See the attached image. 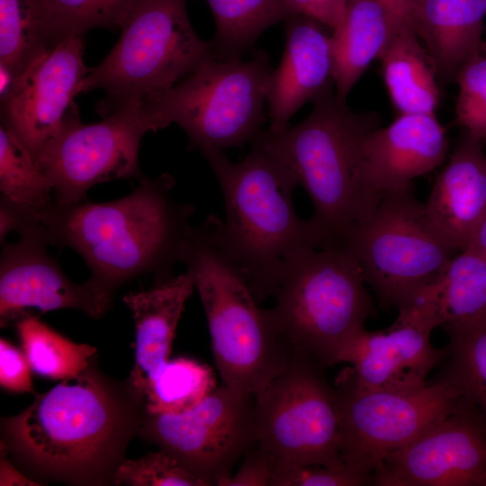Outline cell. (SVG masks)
Segmentation results:
<instances>
[{
	"instance_id": "6da1fadb",
	"label": "cell",
	"mask_w": 486,
	"mask_h": 486,
	"mask_svg": "<svg viewBox=\"0 0 486 486\" xmlns=\"http://www.w3.org/2000/svg\"><path fill=\"white\" fill-rule=\"evenodd\" d=\"M147 414L128 381L103 374L95 362L1 419V447L40 485H111Z\"/></svg>"
},
{
	"instance_id": "7a4b0ae2",
	"label": "cell",
	"mask_w": 486,
	"mask_h": 486,
	"mask_svg": "<svg viewBox=\"0 0 486 486\" xmlns=\"http://www.w3.org/2000/svg\"><path fill=\"white\" fill-rule=\"evenodd\" d=\"M170 174L142 176L128 195L104 202H54L31 217L49 245L76 251L89 279L114 296L144 274L170 279L182 261L194 206L176 201Z\"/></svg>"
},
{
	"instance_id": "3957f363",
	"label": "cell",
	"mask_w": 486,
	"mask_h": 486,
	"mask_svg": "<svg viewBox=\"0 0 486 486\" xmlns=\"http://www.w3.org/2000/svg\"><path fill=\"white\" fill-rule=\"evenodd\" d=\"M240 162L221 149L202 156L222 191L225 220H204L214 242L239 269L258 303L275 295L291 264L321 247L309 220L292 202L297 184L290 172L256 138Z\"/></svg>"
},
{
	"instance_id": "277c9868",
	"label": "cell",
	"mask_w": 486,
	"mask_h": 486,
	"mask_svg": "<svg viewBox=\"0 0 486 486\" xmlns=\"http://www.w3.org/2000/svg\"><path fill=\"white\" fill-rule=\"evenodd\" d=\"M313 104L300 123L280 133L263 130L257 138L309 194V220L325 246L341 243L382 197L369 190L358 167V137L374 117L339 105L332 89Z\"/></svg>"
},
{
	"instance_id": "5b68a950",
	"label": "cell",
	"mask_w": 486,
	"mask_h": 486,
	"mask_svg": "<svg viewBox=\"0 0 486 486\" xmlns=\"http://www.w3.org/2000/svg\"><path fill=\"white\" fill-rule=\"evenodd\" d=\"M181 263L199 292L223 384L256 395L292 360L266 310L258 307L245 277L216 245L204 221L189 229Z\"/></svg>"
},
{
	"instance_id": "8992f818",
	"label": "cell",
	"mask_w": 486,
	"mask_h": 486,
	"mask_svg": "<svg viewBox=\"0 0 486 486\" xmlns=\"http://www.w3.org/2000/svg\"><path fill=\"white\" fill-rule=\"evenodd\" d=\"M359 264L341 243L306 250L290 266L266 309L277 335L297 357L323 368L339 363L374 313Z\"/></svg>"
},
{
	"instance_id": "52a82bcc",
	"label": "cell",
	"mask_w": 486,
	"mask_h": 486,
	"mask_svg": "<svg viewBox=\"0 0 486 486\" xmlns=\"http://www.w3.org/2000/svg\"><path fill=\"white\" fill-rule=\"evenodd\" d=\"M186 1H137L116 44L79 86V94L104 92L97 105L102 118L131 101L174 86L216 58L211 42L194 30Z\"/></svg>"
},
{
	"instance_id": "ba28073f",
	"label": "cell",
	"mask_w": 486,
	"mask_h": 486,
	"mask_svg": "<svg viewBox=\"0 0 486 486\" xmlns=\"http://www.w3.org/2000/svg\"><path fill=\"white\" fill-rule=\"evenodd\" d=\"M273 70L264 50L246 61L212 58L184 81L143 99V106L160 129L176 123L189 148L202 155L241 147L264 130Z\"/></svg>"
},
{
	"instance_id": "9c48e42d",
	"label": "cell",
	"mask_w": 486,
	"mask_h": 486,
	"mask_svg": "<svg viewBox=\"0 0 486 486\" xmlns=\"http://www.w3.org/2000/svg\"><path fill=\"white\" fill-rule=\"evenodd\" d=\"M343 244L384 307H402L435 283L456 250L429 224L411 188L385 193Z\"/></svg>"
},
{
	"instance_id": "30bf717a",
	"label": "cell",
	"mask_w": 486,
	"mask_h": 486,
	"mask_svg": "<svg viewBox=\"0 0 486 486\" xmlns=\"http://www.w3.org/2000/svg\"><path fill=\"white\" fill-rule=\"evenodd\" d=\"M339 410V449L346 466L372 480L384 458L453 412L464 396L435 380L410 390L359 387L348 369L335 384Z\"/></svg>"
},
{
	"instance_id": "8fae6325",
	"label": "cell",
	"mask_w": 486,
	"mask_h": 486,
	"mask_svg": "<svg viewBox=\"0 0 486 486\" xmlns=\"http://www.w3.org/2000/svg\"><path fill=\"white\" fill-rule=\"evenodd\" d=\"M324 369L292 357L286 370L255 395L256 445L280 462L347 468L339 449L338 397Z\"/></svg>"
},
{
	"instance_id": "7c38bea8",
	"label": "cell",
	"mask_w": 486,
	"mask_h": 486,
	"mask_svg": "<svg viewBox=\"0 0 486 486\" xmlns=\"http://www.w3.org/2000/svg\"><path fill=\"white\" fill-rule=\"evenodd\" d=\"M160 130L142 100L131 101L99 122H81L71 108L58 132L37 158L60 204L87 200L93 186L142 176L139 152L143 136Z\"/></svg>"
},
{
	"instance_id": "4fadbf2b",
	"label": "cell",
	"mask_w": 486,
	"mask_h": 486,
	"mask_svg": "<svg viewBox=\"0 0 486 486\" xmlns=\"http://www.w3.org/2000/svg\"><path fill=\"white\" fill-rule=\"evenodd\" d=\"M253 397L223 384L188 412L147 413L140 435L174 454L208 486H223L256 445Z\"/></svg>"
},
{
	"instance_id": "5bb4252c",
	"label": "cell",
	"mask_w": 486,
	"mask_h": 486,
	"mask_svg": "<svg viewBox=\"0 0 486 486\" xmlns=\"http://www.w3.org/2000/svg\"><path fill=\"white\" fill-rule=\"evenodd\" d=\"M377 486H486V418L464 397L415 440L387 455Z\"/></svg>"
},
{
	"instance_id": "9a60e30c",
	"label": "cell",
	"mask_w": 486,
	"mask_h": 486,
	"mask_svg": "<svg viewBox=\"0 0 486 486\" xmlns=\"http://www.w3.org/2000/svg\"><path fill=\"white\" fill-rule=\"evenodd\" d=\"M14 243H3L0 258V325L4 328L32 316L73 309L91 318L103 317L113 295L89 278L83 284L71 281L49 253L48 242L31 223L19 232Z\"/></svg>"
},
{
	"instance_id": "2e32d148",
	"label": "cell",
	"mask_w": 486,
	"mask_h": 486,
	"mask_svg": "<svg viewBox=\"0 0 486 486\" xmlns=\"http://www.w3.org/2000/svg\"><path fill=\"white\" fill-rule=\"evenodd\" d=\"M82 37L64 40L40 53L17 77L0 102L1 122L20 137L33 156L61 129L74 97L91 68L84 62Z\"/></svg>"
},
{
	"instance_id": "e0dca14e",
	"label": "cell",
	"mask_w": 486,
	"mask_h": 486,
	"mask_svg": "<svg viewBox=\"0 0 486 486\" xmlns=\"http://www.w3.org/2000/svg\"><path fill=\"white\" fill-rule=\"evenodd\" d=\"M375 119L361 131L357 158L362 178L371 192L411 188L412 180L429 173L445 159L448 141L435 114H400L392 123L377 128Z\"/></svg>"
},
{
	"instance_id": "ac0fdd59",
	"label": "cell",
	"mask_w": 486,
	"mask_h": 486,
	"mask_svg": "<svg viewBox=\"0 0 486 486\" xmlns=\"http://www.w3.org/2000/svg\"><path fill=\"white\" fill-rule=\"evenodd\" d=\"M431 331L396 320L387 329L364 328L346 346L339 363H349L355 382L367 390H410L425 386L428 374L446 359L447 347L430 341Z\"/></svg>"
},
{
	"instance_id": "d6986e66",
	"label": "cell",
	"mask_w": 486,
	"mask_h": 486,
	"mask_svg": "<svg viewBox=\"0 0 486 486\" xmlns=\"http://www.w3.org/2000/svg\"><path fill=\"white\" fill-rule=\"evenodd\" d=\"M284 22L283 58L272 72L267 96L272 133L286 130L299 108L313 103L334 85L331 35L325 25L303 14Z\"/></svg>"
},
{
	"instance_id": "ffe728a7",
	"label": "cell",
	"mask_w": 486,
	"mask_h": 486,
	"mask_svg": "<svg viewBox=\"0 0 486 486\" xmlns=\"http://www.w3.org/2000/svg\"><path fill=\"white\" fill-rule=\"evenodd\" d=\"M482 144L463 130L424 203L429 224L456 251L467 248L486 214V155Z\"/></svg>"
},
{
	"instance_id": "44dd1931",
	"label": "cell",
	"mask_w": 486,
	"mask_h": 486,
	"mask_svg": "<svg viewBox=\"0 0 486 486\" xmlns=\"http://www.w3.org/2000/svg\"><path fill=\"white\" fill-rule=\"evenodd\" d=\"M194 288L186 270L122 299L132 313L136 332L135 362L127 381L143 400L154 374L168 361L178 322Z\"/></svg>"
},
{
	"instance_id": "7402d4cb",
	"label": "cell",
	"mask_w": 486,
	"mask_h": 486,
	"mask_svg": "<svg viewBox=\"0 0 486 486\" xmlns=\"http://www.w3.org/2000/svg\"><path fill=\"white\" fill-rule=\"evenodd\" d=\"M398 311V320L430 331L486 322V258L471 248L455 254L441 276Z\"/></svg>"
},
{
	"instance_id": "603a6c76",
	"label": "cell",
	"mask_w": 486,
	"mask_h": 486,
	"mask_svg": "<svg viewBox=\"0 0 486 486\" xmlns=\"http://www.w3.org/2000/svg\"><path fill=\"white\" fill-rule=\"evenodd\" d=\"M486 0H417L414 32L443 84L455 83L462 68L486 50Z\"/></svg>"
},
{
	"instance_id": "cb8c5ba5",
	"label": "cell",
	"mask_w": 486,
	"mask_h": 486,
	"mask_svg": "<svg viewBox=\"0 0 486 486\" xmlns=\"http://www.w3.org/2000/svg\"><path fill=\"white\" fill-rule=\"evenodd\" d=\"M391 37L381 0H348L342 23L333 31L331 50L336 101L346 105L354 86L379 58Z\"/></svg>"
},
{
	"instance_id": "d4e9b609",
	"label": "cell",
	"mask_w": 486,
	"mask_h": 486,
	"mask_svg": "<svg viewBox=\"0 0 486 486\" xmlns=\"http://www.w3.org/2000/svg\"><path fill=\"white\" fill-rule=\"evenodd\" d=\"M390 97L400 114H435L439 101L433 62L418 35H392L379 56Z\"/></svg>"
},
{
	"instance_id": "484cf974",
	"label": "cell",
	"mask_w": 486,
	"mask_h": 486,
	"mask_svg": "<svg viewBox=\"0 0 486 486\" xmlns=\"http://www.w3.org/2000/svg\"><path fill=\"white\" fill-rule=\"evenodd\" d=\"M216 32L211 42L216 59L242 58L270 26L293 15L286 0H206Z\"/></svg>"
},
{
	"instance_id": "4316f807",
	"label": "cell",
	"mask_w": 486,
	"mask_h": 486,
	"mask_svg": "<svg viewBox=\"0 0 486 486\" xmlns=\"http://www.w3.org/2000/svg\"><path fill=\"white\" fill-rule=\"evenodd\" d=\"M0 200L33 216L55 202L38 160L7 124L0 123Z\"/></svg>"
},
{
	"instance_id": "83f0119b",
	"label": "cell",
	"mask_w": 486,
	"mask_h": 486,
	"mask_svg": "<svg viewBox=\"0 0 486 486\" xmlns=\"http://www.w3.org/2000/svg\"><path fill=\"white\" fill-rule=\"evenodd\" d=\"M15 325L22 352L38 375L64 380L88 367L96 355L94 346L71 341L37 316H27Z\"/></svg>"
},
{
	"instance_id": "f1b7e54d",
	"label": "cell",
	"mask_w": 486,
	"mask_h": 486,
	"mask_svg": "<svg viewBox=\"0 0 486 486\" xmlns=\"http://www.w3.org/2000/svg\"><path fill=\"white\" fill-rule=\"evenodd\" d=\"M215 389V375L209 365L184 357L167 361L149 382L145 410L149 414H183L197 407Z\"/></svg>"
},
{
	"instance_id": "f546056e",
	"label": "cell",
	"mask_w": 486,
	"mask_h": 486,
	"mask_svg": "<svg viewBox=\"0 0 486 486\" xmlns=\"http://www.w3.org/2000/svg\"><path fill=\"white\" fill-rule=\"evenodd\" d=\"M442 328L449 336L448 361L436 380L455 386L486 418V322Z\"/></svg>"
},
{
	"instance_id": "4dcf8cb0",
	"label": "cell",
	"mask_w": 486,
	"mask_h": 486,
	"mask_svg": "<svg viewBox=\"0 0 486 486\" xmlns=\"http://www.w3.org/2000/svg\"><path fill=\"white\" fill-rule=\"evenodd\" d=\"M50 48L38 0H0V65L17 79Z\"/></svg>"
},
{
	"instance_id": "1f68e13d",
	"label": "cell",
	"mask_w": 486,
	"mask_h": 486,
	"mask_svg": "<svg viewBox=\"0 0 486 486\" xmlns=\"http://www.w3.org/2000/svg\"><path fill=\"white\" fill-rule=\"evenodd\" d=\"M138 0H38L50 47L94 28L123 26Z\"/></svg>"
},
{
	"instance_id": "d6a6232c",
	"label": "cell",
	"mask_w": 486,
	"mask_h": 486,
	"mask_svg": "<svg viewBox=\"0 0 486 486\" xmlns=\"http://www.w3.org/2000/svg\"><path fill=\"white\" fill-rule=\"evenodd\" d=\"M112 485L208 486L171 452L159 448L138 459H124L117 467Z\"/></svg>"
},
{
	"instance_id": "836d02e7",
	"label": "cell",
	"mask_w": 486,
	"mask_h": 486,
	"mask_svg": "<svg viewBox=\"0 0 486 486\" xmlns=\"http://www.w3.org/2000/svg\"><path fill=\"white\" fill-rule=\"evenodd\" d=\"M456 122L471 136L486 142V50L469 60L456 81Z\"/></svg>"
},
{
	"instance_id": "e575fe53",
	"label": "cell",
	"mask_w": 486,
	"mask_h": 486,
	"mask_svg": "<svg viewBox=\"0 0 486 486\" xmlns=\"http://www.w3.org/2000/svg\"><path fill=\"white\" fill-rule=\"evenodd\" d=\"M372 480L348 468L296 464L278 461L272 486H359Z\"/></svg>"
},
{
	"instance_id": "d590c367",
	"label": "cell",
	"mask_w": 486,
	"mask_h": 486,
	"mask_svg": "<svg viewBox=\"0 0 486 486\" xmlns=\"http://www.w3.org/2000/svg\"><path fill=\"white\" fill-rule=\"evenodd\" d=\"M32 368L22 351L0 339V384L11 392L34 393Z\"/></svg>"
},
{
	"instance_id": "8d00e7d4",
	"label": "cell",
	"mask_w": 486,
	"mask_h": 486,
	"mask_svg": "<svg viewBox=\"0 0 486 486\" xmlns=\"http://www.w3.org/2000/svg\"><path fill=\"white\" fill-rule=\"evenodd\" d=\"M278 460L257 445L245 455L234 475L223 486H272Z\"/></svg>"
},
{
	"instance_id": "74e56055",
	"label": "cell",
	"mask_w": 486,
	"mask_h": 486,
	"mask_svg": "<svg viewBox=\"0 0 486 486\" xmlns=\"http://www.w3.org/2000/svg\"><path fill=\"white\" fill-rule=\"evenodd\" d=\"M348 0H286L292 14H303L336 30L343 22Z\"/></svg>"
},
{
	"instance_id": "f35d334b",
	"label": "cell",
	"mask_w": 486,
	"mask_h": 486,
	"mask_svg": "<svg viewBox=\"0 0 486 486\" xmlns=\"http://www.w3.org/2000/svg\"><path fill=\"white\" fill-rule=\"evenodd\" d=\"M381 2L387 15L391 37L404 30L414 31L417 0H381Z\"/></svg>"
},
{
	"instance_id": "ab89813d",
	"label": "cell",
	"mask_w": 486,
	"mask_h": 486,
	"mask_svg": "<svg viewBox=\"0 0 486 486\" xmlns=\"http://www.w3.org/2000/svg\"><path fill=\"white\" fill-rule=\"evenodd\" d=\"M0 485L38 486L40 484L22 472L8 457L5 449L1 447Z\"/></svg>"
},
{
	"instance_id": "60d3db41",
	"label": "cell",
	"mask_w": 486,
	"mask_h": 486,
	"mask_svg": "<svg viewBox=\"0 0 486 486\" xmlns=\"http://www.w3.org/2000/svg\"><path fill=\"white\" fill-rule=\"evenodd\" d=\"M467 248L474 250L486 258V214L480 222Z\"/></svg>"
}]
</instances>
